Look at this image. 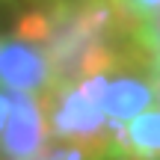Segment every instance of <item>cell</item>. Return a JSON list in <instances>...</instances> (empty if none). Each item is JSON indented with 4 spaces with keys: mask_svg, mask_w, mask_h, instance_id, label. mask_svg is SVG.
I'll return each mask as SVG.
<instances>
[{
    "mask_svg": "<svg viewBox=\"0 0 160 160\" xmlns=\"http://www.w3.org/2000/svg\"><path fill=\"white\" fill-rule=\"evenodd\" d=\"M9 113H12V92L9 89H0V137H3V131H6Z\"/></svg>",
    "mask_w": 160,
    "mask_h": 160,
    "instance_id": "52a82bcc",
    "label": "cell"
},
{
    "mask_svg": "<svg viewBox=\"0 0 160 160\" xmlns=\"http://www.w3.org/2000/svg\"><path fill=\"white\" fill-rule=\"evenodd\" d=\"M0 45H3V42H0Z\"/></svg>",
    "mask_w": 160,
    "mask_h": 160,
    "instance_id": "30bf717a",
    "label": "cell"
},
{
    "mask_svg": "<svg viewBox=\"0 0 160 160\" xmlns=\"http://www.w3.org/2000/svg\"><path fill=\"white\" fill-rule=\"evenodd\" d=\"M128 148L139 160H160V110L128 122Z\"/></svg>",
    "mask_w": 160,
    "mask_h": 160,
    "instance_id": "5b68a950",
    "label": "cell"
},
{
    "mask_svg": "<svg viewBox=\"0 0 160 160\" xmlns=\"http://www.w3.org/2000/svg\"><path fill=\"white\" fill-rule=\"evenodd\" d=\"M48 128L45 104L33 92H12V113L0 137V160H36L45 151Z\"/></svg>",
    "mask_w": 160,
    "mask_h": 160,
    "instance_id": "7a4b0ae2",
    "label": "cell"
},
{
    "mask_svg": "<svg viewBox=\"0 0 160 160\" xmlns=\"http://www.w3.org/2000/svg\"><path fill=\"white\" fill-rule=\"evenodd\" d=\"M154 104H160V86L148 68H119L107 74L104 110L110 113V119L133 122Z\"/></svg>",
    "mask_w": 160,
    "mask_h": 160,
    "instance_id": "277c9868",
    "label": "cell"
},
{
    "mask_svg": "<svg viewBox=\"0 0 160 160\" xmlns=\"http://www.w3.org/2000/svg\"><path fill=\"white\" fill-rule=\"evenodd\" d=\"M110 160H139L137 154H122V157H110Z\"/></svg>",
    "mask_w": 160,
    "mask_h": 160,
    "instance_id": "9c48e42d",
    "label": "cell"
},
{
    "mask_svg": "<svg viewBox=\"0 0 160 160\" xmlns=\"http://www.w3.org/2000/svg\"><path fill=\"white\" fill-rule=\"evenodd\" d=\"M39 98L45 104L48 128L53 139L80 145L92 160H110L125 154L110 139L104 104L89 98L80 83H57Z\"/></svg>",
    "mask_w": 160,
    "mask_h": 160,
    "instance_id": "6da1fadb",
    "label": "cell"
},
{
    "mask_svg": "<svg viewBox=\"0 0 160 160\" xmlns=\"http://www.w3.org/2000/svg\"><path fill=\"white\" fill-rule=\"evenodd\" d=\"M154 80H157V83H160V53H157V57H154Z\"/></svg>",
    "mask_w": 160,
    "mask_h": 160,
    "instance_id": "ba28073f",
    "label": "cell"
},
{
    "mask_svg": "<svg viewBox=\"0 0 160 160\" xmlns=\"http://www.w3.org/2000/svg\"><path fill=\"white\" fill-rule=\"evenodd\" d=\"M36 160H39V157H36Z\"/></svg>",
    "mask_w": 160,
    "mask_h": 160,
    "instance_id": "8fae6325",
    "label": "cell"
},
{
    "mask_svg": "<svg viewBox=\"0 0 160 160\" xmlns=\"http://www.w3.org/2000/svg\"><path fill=\"white\" fill-rule=\"evenodd\" d=\"M137 42L151 59L160 53V9L151 12V15L139 18V27H137Z\"/></svg>",
    "mask_w": 160,
    "mask_h": 160,
    "instance_id": "8992f818",
    "label": "cell"
},
{
    "mask_svg": "<svg viewBox=\"0 0 160 160\" xmlns=\"http://www.w3.org/2000/svg\"><path fill=\"white\" fill-rule=\"evenodd\" d=\"M51 86H57L53 65L42 45L24 39H6L0 45V89L45 95Z\"/></svg>",
    "mask_w": 160,
    "mask_h": 160,
    "instance_id": "3957f363",
    "label": "cell"
}]
</instances>
